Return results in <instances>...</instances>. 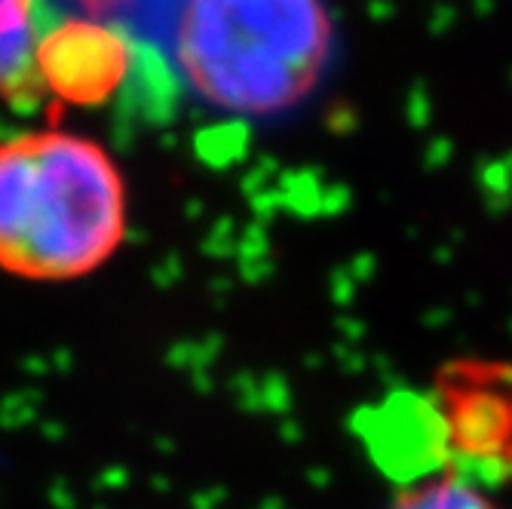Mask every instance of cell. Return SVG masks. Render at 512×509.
Listing matches in <instances>:
<instances>
[{
	"mask_svg": "<svg viewBox=\"0 0 512 509\" xmlns=\"http://www.w3.org/2000/svg\"><path fill=\"white\" fill-rule=\"evenodd\" d=\"M160 22L181 83L237 120L295 114L338 59L325 0H166Z\"/></svg>",
	"mask_w": 512,
	"mask_h": 509,
	"instance_id": "6da1fadb",
	"label": "cell"
},
{
	"mask_svg": "<svg viewBox=\"0 0 512 509\" xmlns=\"http://www.w3.org/2000/svg\"><path fill=\"white\" fill-rule=\"evenodd\" d=\"M129 234V191L111 151L65 129L0 142V270L74 283L105 267Z\"/></svg>",
	"mask_w": 512,
	"mask_h": 509,
	"instance_id": "7a4b0ae2",
	"label": "cell"
},
{
	"mask_svg": "<svg viewBox=\"0 0 512 509\" xmlns=\"http://www.w3.org/2000/svg\"><path fill=\"white\" fill-rule=\"evenodd\" d=\"M445 464L488 488L512 482V362L460 356L430 384Z\"/></svg>",
	"mask_w": 512,
	"mask_h": 509,
	"instance_id": "3957f363",
	"label": "cell"
},
{
	"mask_svg": "<svg viewBox=\"0 0 512 509\" xmlns=\"http://www.w3.org/2000/svg\"><path fill=\"white\" fill-rule=\"evenodd\" d=\"M135 46L123 25L96 16H65L37 40V77L43 96L77 108H99L123 89Z\"/></svg>",
	"mask_w": 512,
	"mask_h": 509,
	"instance_id": "277c9868",
	"label": "cell"
},
{
	"mask_svg": "<svg viewBox=\"0 0 512 509\" xmlns=\"http://www.w3.org/2000/svg\"><path fill=\"white\" fill-rule=\"evenodd\" d=\"M37 0H0V99L37 105L43 86L34 53L40 40Z\"/></svg>",
	"mask_w": 512,
	"mask_h": 509,
	"instance_id": "5b68a950",
	"label": "cell"
},
{
	"mask_svg": "<svg viewBox=\"0 0 512 509\" xmlns=\"http://www.w3.org/2000/svg\"><path fill=\"white\" fill-rule=\"evenodd\" d=\"M387 509H506L494 488L454 467H436L402 479Z\"/></svg>",
	"mask_w": 512,
	"mask_h": 509,
	"instance_id": "8992f818",
	"label": "cell"
},
{
	"mask_svg": "<svg viewBox=\"0 0 512 509\" xmlns=\"http://www.w3.org/2000/svg\"><path fill=\"white\" fill-rule=\"evenodd\" d=\"M62 4L74 7L83 16H96V19L117 22L126 28V16L148 10L151 0H62Z\"/></svg>",
	"mask_w": 512,
	"mask_h": 509,
	"instance_id": "52a82bcc",
	"label": "cell"
}]
</instances>
